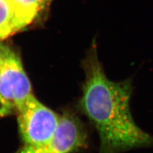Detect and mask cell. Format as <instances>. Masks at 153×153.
<instances>
[{
	"label": "cell",
	"mask_w": 153,
	"mask_h": 153,
	"mask_svg": "<svg viewBox=\"0 0 153 153\" xmlns=\"http://www.w3.org/2000/svg\"><path fill=\"white\" fill-rule=\"evenodd\" d=\"M94 42L83 60L85 80L79 101L81 111L97 130L100 153H119L153 145V137L142 130L131 116V81L116 82L105 75Z\"/></svg>",
	"instance_id": "6da1fadb"
},
{
	"label": "cell",
	"mask_w": 153,
	"mask_h": 153,
	"mask_svg": "<svg viewBox=\"0 0 153 153\" xmlns=\"http://www.w3.org/2000/svg\"><path fill=\"white\" fill-rule=\"evenodd\" d=\"M17 113L19 133L25 146H39L49 140L59 123L60 116L40 102L33 93Z\"/></svg>",
	"instance_id": "7a4b0ae2"
},
{
	"label": "cell",
	"mask_w": 153,
	"mask_h": 153,
	"mask_svg": "<svg viewBox=\"0 0 153 153\" xmlns=\"http://www.w3.org/2000/svg\"><path fill=\"white\" fill-rule=\"evenodd\" d=\"M87 135L79 119L70 111L60 116L59 123L50 139L39 146H25L16 153H73L86 146Z\"/></svg>",
	"instance_id": "3957f363"
},
{
	"label": "cell",
	"mask_w": 153,
	"mask_h": 153,
	"mask_svg": "<svg viewBox=\"0 0 153 153\" xmlns=\"http://www.w3.org/2000/svg\"><path fill=\"white\" fill-rule=\"evenodd\" d=\"M0 93L14 105L17 112L22 108L27 98L33 93L20 57L9 47L0 71Z\"/></svg>",
	"instance_id": "277c9868"
},
{
	"label": "cell",
	"mask_w": 153,
	"mask_h": 153,
	"mask_svg": "<svg viewBox=\"0 0 153 153\" xmlns=\"http://www.w3.org/2000/svg\"><path fill=\"white\" fill-rule=\"evenodd\" d=\"M52 0H20L16 8L13 33L36 22L47 11Z\"/></svg>",
	"instance_id": "5b68a950"
},
{
	"label": "cell",
	"mask_w": 153,
	"mask_h": 153,
	"mask_svg": "<svg viewBox=\"0 0 153 153\" xmlns=\"http://www.w3.org/2000/svg\"><path fill=\"white\" fill-rule=\"evenodd\" d=\"M15 13L16 7L13 0H0V40L14 35Z\"/></svg>",
	"instance_id": "8992f818"
},
{
	"label": "cell",
	"mask_w": 153,
	"mask_h": 153,
	"mask_svg": "<svg viewBox=\"0 0 153 153\" xmlns=\"http://www.w3.org/2000/svg\"><path fill=\"white\" fill-rule=\"evenodd\" d=\"M16 111L14 105L0 93V117L7 116Z\"/></svg>",
	"instance_id": "52a82bcc"
},
{
	"label": "cell",
	"mask_w": 153,
	"mask_h": 153,
	"mask_svg": "<svg viewBox=\"0 0 153 153\" xmlns=\"http://www.w3.org/2000/svg\"><path fill=\"white\" fill-rule=\"evenodd\" d=\"M8 47V46L4 44L1 42H0V71H1V69L3 60H4V57H5Z\"/></svg>",
	"instance_id": "ba28073f"
},
{
	"label": "cell",
	"mask_w": 153,
	"mask_h": 153,
	"mask_svg": "<svg viewBox=\"0 0 153 153\" xmlns=\"http://www.w3.org/2000/svg\"><path fill=\"white\" fill-rule=\"evenodd\" d=\"M13 1L14 4H15V7H16H16H17L19 1H20V0H13Z\"/></svg>",
	"instance_id": "9c48e42d"
}]
</instances>
